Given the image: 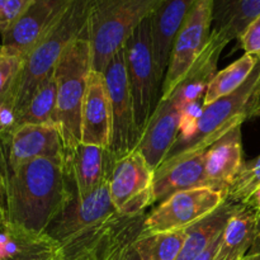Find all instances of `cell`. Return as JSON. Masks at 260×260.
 <instances>
[{
    "label": "cell",
    "mask_w": 260,
    "mask_h": 260,
    "mask_svg": "<svg viewBox=\"0 0 260 260\" xmlns=\"http://www.w3.org/2000/svg\"><path fill=\"white\" fill-rule=\"evenodd\" d=\"M62 159H35L15 168L2 180L5 228L17 233L46 235L53 218L73 197Z\"/></svg>",
    "instance_id": "cell-1"
},
{
    "label": "cell",
    "mask_w": 260,
    "mask_h": 260,
    "mask_svg": "<svg viewBox=\"0 0 260 260\" xmlns=\"http://www.w3.org/2000/svg\"><path fill=\"white\" fill-rule=\"evenodd\" d=\"M90 0H73L60 22L24 57L7 95L0 101L15 112L19 118L36 89L55 70L66 48L86 29Z\"/></svg>",
    "instance_id": "cell-2"
},
{
    "label": "cell",
    "mask_w": 260,
    "mask_h": 260,
    "mask_svg": "<svg viewBox=\"0 0 260 260\" xmlns=\"http://www.w3.org/2000/svg\"><path fill=\"white\" fill-rule=\"evenodd\" d=\"M165 0H90L88 36L91 68L103 74L127 37L151 17Z\"/></svg>",
    "instance_id": "cell-3"
},
{
    "label": "cell",
    "mask_w": 260,
    "mask_h": 260,
    "mask_svg": "<svg viewBox=\"0 0 260 260\" xmlns=\"http://www.w3.org/2000/svg\"><path fill=\"white\" fill-rule=\"evenodd\" d=\"M91 46L88 25L83 35L74 41L55 66L57 84V127L63 150L80 144L81 109L91 70Z\"/></svg>",
    "instance_id": "cell-4"
},
{
    "label": "cell",
    "mask_w": 260,
    "mask_h": 260,
    "mask_svg": "<svg viewBox=\"0 0 260 260\" xmlns=\"http://www.w3.org/2000/svg\"><path fill=\"white\" fill-rule=\"evenodd\" d=\"M127 80L134 103L139 132L144 134L160 98L161 84L157 79L151 42L150 18L145 19L123 43Z\"/></svg>",
    "instance_id": "cell-5"
},
{
    "label": "cell",
    "mask_w": 260,
    "mask_h": 260,
    "mask_svg": "<svg viewBox=\"0 0 260 260\" xmlns=\"http://www.w3.org/2000/svg\"><path fill=\"white\" fill-rule=\"evenodd\" d=\"M260 117V57L245 83L203 108L197 135L183 151L207 150L234 127Z\"/></svg>",
    "instance_id": "cell-6"
},
{
    "label": "cell",
    "mask_w": 260,
    "mask_h": 260,
    "mask_svg": "<svg viewBox=\"0 0 260 260\" xmlns=\"http://www.w3.org/2000/svg\"><path fill=\"white\" fill-rule=\"evenodd\" d=\"M225 202V193L211 187L177 192L145 216L141 235L188 230L216 212Z\"/></svg>",
    "instance_id": "cell-7"
},
{
    "label": "cell",
    "mask_w": 260,
    "mask_h": 260,
    "mask_svg": "<svg viewBox=\"0 0 260 260\" xmlns=\"http://www.w3.org/2000/svg\"><path fill=\"white\" fill-rule=\"evenodd\" d=\"M212 18L213 0H196L193 3L174 40L160 99L172 94L205 50L212 32Z\"/></svg>",
    "instance_id": "cell-8"
},
{
    "label": "cell",
    "mask_w": 260,
    "mask_h": 260,
    "mask_svg": "<svg viewBox=\"0 0 260 260\" xmlns=\"http://www.w3.org/2000/svg\"><path fill=\"white\" fill-rule=\"evenodd\" d=\"M119 215L111 200L109 183L84 197L73 196L53 218L46 235L57 246L76 240Z\"/></svg>",
    "instance_id": "cell-9"
},
{
    "label": "cell",
    "mask_w": 260,
    "mask_h": 260,
    "mask_svg": "<svg viewBox=\"0 0 260 260\" xmlns=\"http://www.w3.org/2000/svg\"><path fill=\"white\" fill-rule=\"evenodd\" d=\"M154 173L137 149L117 159L109 180V194L119 215H144L154 205Z\"/></svg>",
    "instance_id": "cell-10"
},
{
    "label": "cell",
    "mask_w": 260,
    "mask_h": 260,
    "mask_svg": "<svg viewBox=\"0 0 260 260\" xmlns=\"http://www.w3.org/2000/svg\"><path fill=\"white\" fill-rule=\"evenodd\" d=\"M103 75L112 109L111 151L119 159L137 149L141 141L127 80L123 47L112 56Z\"/></svg>",
    "instance_id": "cell-11"
},
{
    "label": "cell",
    "mask_w": 260,
    "mask_h": 260,
    "mask_svg": "<svg viewBox=\"0 0 260 260\" xmlns=\"http://www.w3.org/2000/svg\"><path fill=\"white\" fill-rule=\"evenodd\" d=\"M40 157H63L60 132L50 124H18L0 131V182L12 170Z\"/></svg>",
    "instance_id": "cell-12"
},
{
    "label": "cell",
    "mask_w": 260,
    "mask_h": 260,
    "mask_svg": "<svg viewBox=\"0 0 260 260\" xmlns=\"http://www.w3.org/2000/svg\"><path fill=\"white\" fill-rule=\"evenodd\" d=\"M117 159L111 149L83 142L63 150V173L71 196L84 197L109 183Z\"/></svg>",
    "instance_id": "cell-13"
},
{
    "label": "cell",
    "mask_w": 260,
    "mask_h": 260,
    "mask_svg": "<svg viewBox=\"0 0 260 260\" xmlns=\"http://www.w3.org/2000/svg\"><path fill=\"white\" fill-rule=\"evenodd\" d=\"M73 0H32L14 24L2 35V47L25 56L60 22Z\"/></svg>",
    "instance_id": "cell-14"
},
{
    "label": "cell",
    "mask_w": 260,
    "mask_h": 260,
    "mask_svg": "<svg viewBox=\"0 0 260 260\" xmlns=\"http://www.w3.org/2000/svg\"><path fill=\"white\" fill-rule=\"evenodd\" d=\"M206 152L207 150L182 151L165 159L154 173V203L162 202L177 192L207 187Z\"/></svg>",
    "instance_id": "cell-15"
},
{
    "label": "cell",
    "mask_w": 260,
    "mask_h": 260,
    "mask_svg": "<svg viewBox=\"0 0 260 260\" xmlns=\"http://www.w3.org/2000/svg\"><path fill=\"white\" fill-rule=\"evenodd\" d=\"M112 109L104 75L91 69L81 109V140L86 145L111 149Z\"/></svg>",
    "instance_id": "cell-16"
},
{
    "label": "cell",
    "mask_w": 260,
    "mask_h": 260,
    "mask_svg": "<svg viewBox=\"0 0 260 260\" xmlns=\"http://www.w3.org/2000/svg\"><path fill=\"white\" fill-rule=\"evenodd\" d=\"M182 111L172 96L160 99L142 134L137 150L141 151L152 170L167 159L174 145Z\"/></svg>",
    "instance_id": "cell-17"
},
{
    "label": "cell",
    "mask_w": 260,
    "mask_h": 260,
    "mask_svg": "<svg viewBox=\"0 0 260 260\" xmlns=\"http://www.w3.org/2000/svg\"><path fill=\"white\" fill-rule=\"evenodd\" d=\"M241 126L233 129L211 145L206 152V183L207 187L228 193L229 187L245 164L243 159Z\"/></svg>",
    "instance_id": "cell-18"
},
{
    "label": "cell",
    "mask_w": 260,
    "mask_h": 260,
    "mask_svg": "<svg viewBox=\"0 0 260 260\" xmlns=\"http://www.w3.org/2000/svg\"><path fill=\"white\" fill-rule=\"evenodd\" d=\"M194 2L196 0H165L150 17L152 50L157 79L161 88L169 66L174 40Z\"/></svg>",
    "instance_id": "cell-19"
},
{
    "label": "cell",
    "mask_w": 260,
    "mask_h": 260,
    "mask_svg": "<svg viewBox=\"0 0 260 260\" xmlns=\"http://www.w3.org/2000/svg\"><path fill=\"white\" fill-rule=\"evenodd\" d=\"M260 212L249 206L236 205L226 222L220 245L212 260H243L258 238Z\"/></svg>",
    "instance_id": "cell-20"
},
{
    "label": "cell",
    "mask_w": 260,
    "mask_h": 260,
    "mask_svg": "<svg viewBox=\"0 0 260 260\" xmlns=\"http://www.w3.org/2000/svg\"><path fill=\"white\" fill-rule=\"evenodd\" d=\"M259 15L260 0H213L212 32L230 43Z\"/></svg>",
    "instance_id": "cell-21"
},
{
    "label": "cell",
    "mask_w": 260,
    "mask_h": 260,
    "mask_svg": "<svg viewBox=\"0 0 260 260\" xmlns=\"http://www.w3.org/2000/svg\"><path fill=\"white\" fill-rule=\"evenodd\" d=\"M236 205L226 201L216 212L188 229V238L177 260H194L223 230Z\"/></svg>",
    "instance_id": "cell-22"
},
{
    "label": "cell",
    "mask_w": 260,
    "mask_h": 260,
    "mask_svg": "<svg viewBox=\"0 0 260 260\" xmlns=\"http://www.w3.org/2000/svg\"><path fill=\"white\" fill-rule=\"evenodd\" d=\"M50 124L57 123V84L55 73L40 84L27 107L18 118V124ZM57 128V127H56Z\"/></svg>",
    "instance_id": "cell-23"
},
{
    "label": "cell",
    "mask_w": 260,
    "mask_h": 260,
    "mask_svg": "<svg viewBox=\"0 0 260 260\" xmlns=\"http://www.w3.org/2000/svg\"><path fill=\"white\" fill-rule=\"evenodd\" d=\"M259 57L260 55L244 53L235 62L229 65L223 70L217 71L206 91L205 101H203L205 107L210 106L211 103L222 96L229 95L239 86L243 85L258 63Z\"/></svg>",
    "instance_id": "cell-24"
},
{
    "label": "cell",
    "mask_w": 260,
    "mask_h": 260,
    "mask_svg": "<svg viewBox=\"0 0 260 260\" xmlns=\"http://www.w3.org/2000/svg\"><path fill=\"white\" fill-rule=\"evenodd\" d=\"M145 215L128 216L111 240L99 251L101 260H141L135 248V241L141 236Z\"/></svg>",
    "instance_id": "cell-25"
},
{
    "label": "cell",
    "mask_w": 260,
    "mask_h": 260,
    "mask_svg": "<svg viewBox=\"0 0 260 260\" xmlns=\"http://www.w3.org/2000/svg\"><path fill=\"white\" fill-rule=\"evenodd\" d=\"M188 238V230L141 235L135 248L141 260H177Z\"/></svg>",
    "instance_id": "cell-26"
},
{
    "label": "cell",
    "mask_w": 260,
    "mask_h": 260,
    "mask_svg": "<svg viewBox=\"0 0 260 260\" xmlns=\"http://www.w3.org/2000/svg\"><path fill=\"white\" fill-rule=\"evenodd\" d=\"M226 201L234 205L249 206L260 212V155L243 165L229 187Z\"/></svg>",
    "instance_id": "cell-27"
},
{
    "label": "cell",
    "mask_w": 260,
    "mask_h": 260,
    "mask_svg": "<svg viewBox=\"0 0 260 260\" xmlns=\"http://www.w3.org/2000/svg\"><path fill=\"white\" fill-rule=\"evenodd\" d=\"M52 240L47 235H30L0 226V260H13L35 246Z\"/></svg>",
    "instance_id": "cell-28"
},
{
    "label": "cell",
    "mask_w": 260,
    "mask_h": 260,
    "mask_svg": "<svg viewBox=\"0 0 260 260\" xmlns=\"http://www.w3.org/2000/svg\"><path fill=\"white\" fill-rule=\"evenodd\" d=\"M24 57L5 50L0 46V101L9 91L13 81L17 78Z\"/></svg>",
    "instance_id": "cell-29"
},
{
    "label": "cell",
    "mask_w": 260,
    "mask_h": 260,
    "mask_svg": "<svg viewBox=\"0 0 260 260\" xmlns=\"http://www.w3.org/2000/svg\"><path fill=\"white\" fill-rule=\"evenodd\" d=\"M32 0H0V35L7 32Z\"/></svg>",
    "instance_id": "cell-30"
},
{
    "label": "cell",
    "mask_w": 260,
    "mask_h": 260,
    "mask_svg": "<svg viewBox=\"0 0 260 260\" xmlns=\"http://www.w3.org/2000/svg\"><path fill=\"white\" fill-rule=\"evenodd\" d=\"M238 41L245 53L260 55V15L245 28Z\"/></svg>",
    "instance_id": "cell-31"
},
{
    "label": "cell",
    "mask_w": 260,
    "mask_h": 260,
    "mask_svg": "<svg viewBox=\"0 0 260 260\" xmlns=\"http://www.w3.org/2000/svg\"><path fill=\"white\" fill-rule=\"evenodd\" d=\"M57 250V244L53 240H47L13 260H55Z\"/></svg>",
    "instance_id": "cell-32"
},
{
    "label": "cell",
    "mask_w": 260,
    "mask_h": 260,
    "mask_svg": "<svg viewBox=\"0 0 260 260\" xmlns=\"http://www.w3.org/2000/svg\"><path fill=\"white\" fill-rule=\"evenodd\" d=\"M107 240L99 248L95 249H71V250L58 249L57 256H56L55 260H101L99 259V251L103 248L104 244L107 243Z\"/></svg>",
    "instance_id": "cell-33"
},
{
    "label": "cell",
    "mask_w": 260,
    "mask_h": 260,
    "mask_svg": "<svg viewBox=\"0 0 260 260\" xmlns=\"http://www.w3.org/2000/svg\"><path fill=\"white\" fill-rule=\"evenodd\" d=\"M18 126V117L13 108L0 102V131H13Z\"/></svg>",
    "instance_id": "cell-34"
},
{
    "label": "cell",
    "mask_w": 260,
    "mask_h": 260,
    "mask_svg": "<svg viewBox=\"0 0 260 260\" xmlns=\"http://www.w3.org/2000/svg\"><path fill=\"white\" fill-rule=\"evenodd\" d=\"M223 231V230H222ZM222 231L213 239L212 241L210 243V245L200 254L194 260H212L213 256H215L216 251H217L218 245H220V241H221V236H222Z\"/></svg>",
    "instance_id": "cell-35"
},
{
    "label": "cell",
    "mask_w": 260,
    "mask_h": 260,
    "mask_svg": "<svg viewBox=\"0 0 260 260\" xmlns=\"http://www.w3.org/2000/svg\"><path fill=\"white\" fill-rule=\"evenodd\" d=\"M251 249L256 251V260H260V240L258 238H256L255 244H254V246Z\"/></svg>",
    "instance_id": "cell-36"
},
{
    "label": "cell",
    "mask_w": 260,
    "mask_h": 260,
    "mask_svg": "<svg viewBox=\"0 0 260 260\" xmlns=\"http://www.w3.org/2000/svg\"><path fill=\"white\" fill-rule=\"evenodd\" d=\"M243 260H256V251L251 249V250L249 251L248 255H246L245 258H244Z\"/></svg>",
    "instance_id": "cell-37"
},
{
    "label": "cell",
    "mask_w": 260,
    "mask_h": 260,
    "mask_svg": "<svg viewBox=\"0 0 260 260\" xmlns=\"http://www.w3.org/2000/svg\"><path fill=\"white\" fill-rule=\"evenodd\" d=\"M0 208H4V193H3L2 182H0Z\"/></svg>",
    "instance_id": "cell-38"
},
{
    "label": "cell",
    "mask_w": 260,
    "mask_h": 260,
    "mask_svg": "<svg viewBox=\"0 0 260 260\" xmlns=\"http://www.w3.org/2000/svg\"><path fill=\"white\" fill-rule=\"evenodd\" d=\"M5 221V211L4 208H0V226H3Z\"/></svg>",
    "instance_id": "cell-39"
},
{
    "label": "cell",
    "mask_w": 260,
    "mask_h": 260,
    "mask_svg": "<svg viewBox=\"0 0 260 260\" xmlns=\"http://www.w3.org/2000/svg\"><path fill=\"white\" fill-rule=\"evenodd\" d=\"M258 239L260 240V216H259V220H258Z\"/></svg>",
    "instance_id": "cell-40"
}]
</instances>
